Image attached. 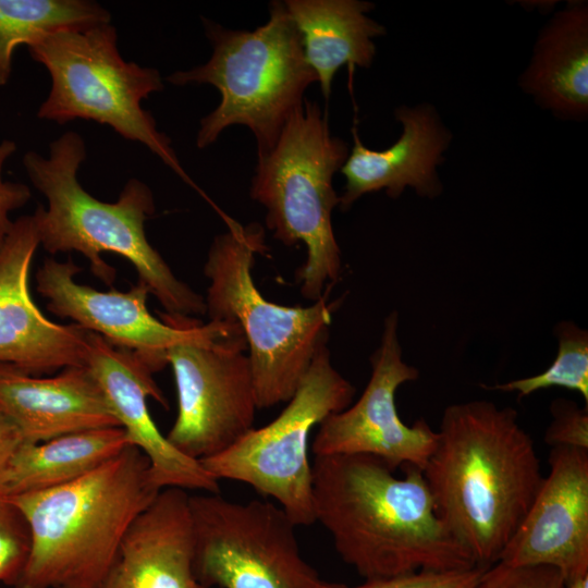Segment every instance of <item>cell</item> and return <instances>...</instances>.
<instances>
[{"label":"cell","mask_w":588,"mask_h":588,"mask_svg":"<svg viewBox=\"0 0 588 588\" xmlns=\"http://www.w3.org/2000/svg\"><path fill=\"white\" fill-rule=\"evenodd\" d=\"M395 118L403 125L400 138L384 150L366 147L353 127L354 145L341 168L345 177L340 207L348 209L365 194L385 189L396 198L406 186L420 196L433 197L440 191L436 167L443 160L442 152L449 136L432 110L399 108Z\"/></svg>","instance_id":"d6986e66"},{"label":"cell","mask_w":588,"mask_h":588,"mask_svg":"<svg viewBox=\"0 0 588 588\" xmlns=\"http://www.w3.org/2000/svg\"><path fill=\"white\" fill-rule=\"evenodd\" d=\"M422 474L452 536L486 567L499 561L544 478L516 411L488 401L444 409Z\"/></svg>","instance_id":"7a4b0ae2"},{"label":"cell","mask_w":588,"mask_h":588,"mask_svg":"<svg viewBox=\"0 0 588 588\" xmlns=\"http://www.w3.org/2000/svg\"><path fill=\"white\" fill-rule=\"evenodd\" d=\"M311 469L315 519L365 580L479 566L439 516L421 469L405 465L396 477L368 454L315 456Z\"/></svg>","instance_id":"6da1fadb"},{"label":"cell","mask_w":588,"mask_h":588,"mask_svg":"<svg viewBox=\"0 0 588 588\" xmlns=\"http://www.w3.org/2000/svg\"><path fill=\"white\" fill-rule=\"evenodd\" d=\"M558 354L548 369L532 377L497 384L495 390L525 397L538 390L562 387L578 392L588 402V333L572 321L555 327Z\"/></svg>","instance_id":"cb8c5ba5"},{"label":"cell","mask_w":588,"mask_h":588,"mask_svg":"<svg viewBox=\"0 0 588 588\" xmlns=\"http://www.w3.org/2000/svg\"><path fill=\"white\" fill-rule=\"evenodd\" d=\"M347 156L348 147L332 135L327 113L305 99L273 148L257 156L250 182V198L266 209L272 236L286 246H306L296 280L301 294L311 302L322 297L342 270L332 226V211L340 205L333 176Z\"/></svg>","instance_id":"52a82bcc"},{"label":"cell","mask_w":588,"mask_h":588,"mask_svg":"<svg viewBox=\"0 0 588 588\" xmlns=\"http://www.w3.org/2000/svg\"><path fill=\"white\" fill-rule=\"evenodd\" d=\"M328 340L318 347L293 396L269 424L250 429L225 451L199 461L216 479L236 480L273 498L296 526L316 522L311 430L348 407L355 389L332 365Z\"/></svg>","instance_id":"9c48e42d"},{"label":"cell","mask_w":588,"mask_h":588,"mask_svg":"<svg viewBox=\"0 0 588 588\" xmlns=\"http://www.w3.org/2000/svg\"><path fill=\"white\" fill-rule=\"evenodd\" d=\"M15 150L16 144L14 142L3 140L0 143V250L13 225L9 219L10 211L23 207L32 196L27 185L2 180L3 164Z\"/></svg>","instance_id":"f1b7e54d"},{"label":"cell","mask_w":588,"mask_h":588,"mask_svg":"<svg viewBox=\"0 0 588 588\" xmlns=\"http://www.w3.org/2000/svg\"><path fill=\"white\" fill-rule=\"evenodd\" d=\"M110 24L63 30L28 47L30 57L50 73L51 89L38 118L64 124L93 120L111 126L125 139L145 145L183 180L191 183L171 146L140 101L163 89L160 73L126 62Z\"/></svg>","instance_id":"ba28073f"},{"label":"cell","mask_w":588,"mask_h":588,"mask_svg":"<svg viewBox=\"0 0 588 588\" xmlns=\"http://www.w3.org/2000/svg\"><path fill=\"white\" fill-rule=\"evenodd\" d=\"M39 244L34 215L22 216L0 250V365L34 376L86 365L91 333L49 320L35 304L29 271Z\"/></svg>","instance_id":"5bb4252c"},{"label":"cell","mask_w":588,"mask_h":588,"mask_svg":"<svg viewBox=\"0 0 588 588\" xmlns=\"http://www.w3.org/2000/svg\"><path fill=\"white\" fill-rule=\"evenodd\" d=\"M110 13L89 0H0V86L8 83L14 50L63 30L110 23Z\"/></svg>","instance_id":"603a6c76"},{"label":"cell","mask_w":588,"mask_h":588,"mask_svg":"<svg viewBox=\"0 0 588 588\" xmlns=\"http://www.w3.org/2000/svg\"><path fill=\"white\" fill-rule=\"evenodd\" d=\"M0 409L28 443L120 426L86 365L66 367L51 377L0 365Z\"/></svg>","instance_id":"ac0fdd59"},{"label":"cell","mask_w":588,"mask_h":588,"mask_svg":"<svg viewBox=\"0 0 588 588\" xmlns=\"http://www.w3.org/2000/svg\"><path fill=\"white\" fill-rule=\"evenodd\" d=\"M189 494L162 489L138 515L94 588H204L193 566Z\"/></svg>","instance_id":"e0dca14e"},{"label":"cell","mask_w":588,"mask_h":588,"mask_svg":"<svg viewBox=\"0 0 588 588\" xmlns=\"http://www.w3.org/2000/svg\"><path fill=\"white\" fill-rule=\"evenodd\" d=\"M550 473L497 563L549 565L565 585L588 575V451L554 446Z\"/></svg>","instance_id":"9a60e30c"},{"label":"cell","mask_w":588,"mask_h":588,"mask_svg":"<svg viewBox=\"0 0 588 588\" xmlns=\"http://www.w3.org/2000/svg\"><path fill=\"white\" fill-rule=\"evenodd\" d=\"M49 157L28 151L23 164L48 201L34 212L40 244L50 254L75 250L89 261L90 271L111 285L115 270L101 257L106 252L127 259L171 317L206 313L204 297L179 280L162 256L150 245L145 222L155 212L150 188L137 179L125 184L114 203L98 200L77 180L86 158L82 136L69 131L49 146Z\"/></svg>","instance_id":"3957f363"},{"label":"cell","mask_w":588,"mask_h":588,"mask_svg":"<svg viewBox=\"0 0 588 588\" xmlns=\"http://www.w3.org/2000/svg\"><path fill=\"white\" fill-rule=\"evenodd\" d=\"M397 323L396 311L384 319L380 344L370 358L371 375L357 402L318 425L311 444L315 456L368 454L394 469L402 465L424 469L436 446L437 431L424 419L408 426L397 414L396 390L419 377L403 360Z\"/></svg>","instance_id":"7c38bea8"},{"label":"cell","mask_w":588,"mask_h":588,"mask_svg":"<svg viewBox=\"0 0 588 588\" xmlns=\"http://www.w3.org/2000/svg\"><path fill=\"white\" fill-rule=\"evenodd\" d=\"M296 26L305 58L329 98L336 71L348 65L368 68L376 54L372 38L384 27L367 15L373 4L358 0H285Z\"/></svg>","instance_id":"ffe728a7"},{"label":"cell","mask_w":588,"mask_h":588,"mask_svg":"<svg viewBox=\"0 0 588 588\" xmlns=\"http://www.w3.org/2000/svg\"><path fill=\"white\" fill-rule=\"evenodd\" d=\"M29 550L30 532L23 514L0 497V581L15 585Z\"/></svg>","instance_id":"d4e9b609"},{"label":"cell","mask_w":588,"mask_h":588,"mask_svg":"<svg viewBox=\"0 0 588 588\" xmlns=\"http://www.w3.org/2000/svg\"><path fill=\"white\" fill-rule=\"evenodd\" d=\"M553 420L548 427L544 440L554 446L588 451V411L577 404L556 400L551 405Z\"/></svg>","instance_id":"83f0119b"},{"label":"cell","mask_w":588,"mask_h":588,"mask_svg":"<svg viewBox=\"0 0 588 588\" xmlns=\"http://www.w3.org/2000/svg\"><path fill=\"white\" fill-rule=\"evenodd\" d=\"M24 442L20 429L0 409V477Z\"/></svg>","instance_id":"f546056e"},{"label":"cell","mask_w":588,"mask_h":588,"mask_svg":"<svg viewBox=\"0 0 588 588\" xmlns=\"http://www.w3.org/2000/svg\"><path fill=\"white\" fill-rule=\"evenodd\" d=\"M81 270L71 259H45L36 274V290L47 299V309L134 353L154 373L168 365V351L192 338L203 323L192 317L170 326L150 314L149 290L140 281L125 292H103L77 283Z\"/></svg>","instance_id":"4fadbf2b"},{"label":"cell","mask_w":588,"mask_h":588,"mask_svg":"<svg viewBox=\"0 0 588 588\" xmlns=\"http://www.w3.org/2000/svg\"><path fill=\"white\" fill-rule=\"evenodd\" d=\"M226 231L209 248L204 272L209 321H233L246 344L258 408L287 402L306 375L320 344L329 338L332 304L327 293L309 306L266 299L252 270L268 247L261 224H241L222 215Z\"/></svg>","instance_id":"5b68a950"},{"label":"cell","mask_w":588,"mask_h":588,"mask_svg":"<svg viewBox=\"0 0 588 588\" xmlns=\"http://www.w3.org/2000/svg\"><path fill=\"white\" fill-rule=\"evenodd\" d=\"M134 445L48 490L4 498L23 514L30 550L14 588H94L133 522L161 491ZM2 498V497H1Z\"/></svg>","instance_id":"277c9868"},{"label":"cell","mask_w":588,"mask_h":588,"mask_svg":"<svg viewBox=\"0 0 588 588\" xmlns=\"http://www.w3.org/2000/svg\"><path fill=\"white\" fill-rule=\"evenodd\" d=\"M204 25L212 46L210 59L166 77L177 86L209 84L221 95L217 108L200 120L196 145L206 148L229 126L243 125L256 139L257 156L265 155L303 105L306 89L318 82L299 33L283 1H272L269 20L254 30L208 20Z\"/></svg>","instance_id":"8992f818"},{"label":"cell","mask_w":588,"mask_h":588,"mask_svg":"<svg viewBox=\"0 0 588 588\" xmlns=\"http://www.w3.org/2000/svg\"><path fill=\"white\" fill-rule=\"evenodd\" d=\"M564 588H588V575L571 581Z\"/></svg>","instance_id":"4dcf8cb0"},{"label":"cell","mask_w":588,"mask_h":588,"mask_svg":"<svg viewBox=\"0 0 588 588\" xmlns=\"http://www.w3.org/2000/svg\"><path fill=\"white\" fill-rule=\"evenodd\" d=\"M188 505L193 566L204 588H326L280 506L208 492L189 495Z\"/></svg>","instance_id":"30bf717a"},{"label":"cell","mask_w":588,"mask_h":588,"mask_svg":"<svg viewBox=\"0 0 588 588\" xmlns=\"http://www.w3.org/2000/svg\"><path fill=\"white\" fill-rule=\"evenodd\" d=\"M177 395L175 421L166 434L182 454L215 456L254 428L258 409L245 338L233 321L201 323L167 354Z\"/></svg>","instance_id":"8fae6325"},{"label":"cell","mask_w":588,"mask_h":588,"mask_svg":"<svg viewBox=\"0 0 588 588\" xmlns=\"http://www.w3.org/2000/svg\"><path fill=\"white\" fill-rule=\"evenodd\" d=\"M132 445L120 426L89 429L38 443L24 442L0 477V497L74 481Z\"/></svg>","instance_id":"44dd1931"},{"label":"cell","mask_w":588,"mask_h":588,"mask_svg":"<svg viewBox=\"0 0 588 588\" xmlns=\"http://www.w3.org/2000/svg\"><path fill=\"white\" fill-rule=\"evenodd\" d=\"M525 86L550 109L583 115L588 108V20L581 4L560 12L542 33Z\"/></svg>","instance_id":"7402d4cb"},{"label":"cell","mask_w":588,"mask_h":588,"mask_svg":"<svg viewBox=\"0 0 588 588\" xmlns=\"http://www.w3.org/2000/svg\"><path fill=\"white\" fill-rule=\"evenodd\" d=\"M86 366L99 383L120 427L132 445L149 461V471L160 489L179 488L219 493V480L199 461L179 452L155 424L147 400L167 407L154 372L134 353L90 333Z\"/></svg>","instance_id":"2e32d148"},{"label":"cell","mask_w":588,"mask_h":588,"mask_svg":"<svg viewBox=\"0 0 588 588\" xmlns=\"http://www.w3.org/2000/svg\"><path fill=\"white\" fill-rule=\"evenodd\" d=\"M488 567L432 572L421 571L388 578L369 579L357 586L327 583L326 588H476Z\"/></svg>","instance_id":"484cf974"},{"label":"cell","mask_w":588,"mask_h":588,"mask_svg":"<svg viewBox=\"0 0 588 588\" xmlns=\"http://www.w3.org/2000/svg\"><path fill=\"white\" fill-rule=\"evenodd\" d=\"M560 571L549 565L489 566L476 588H564Z\"/></svg>","instance_id":"4316f807"}]
</instances>
